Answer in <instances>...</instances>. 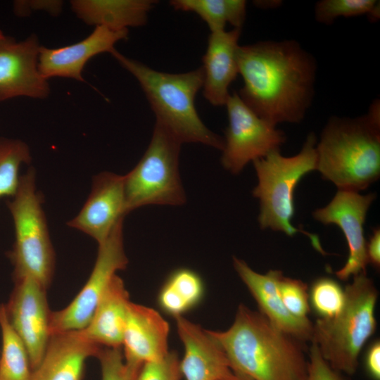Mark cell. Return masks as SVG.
<instances>
[{"instance_id": "1", "label": "cell", "mask_w": 380, "mask_h": 380, "mask_svg": "<svg viewBox=\"0 0 380 380\" xmlns=\"http://www.w3.org/2000/svg\"><path fill=\"white\" fill-rule=\"evenodd\" d=\"M238 93L258 116L277 126L299 123L312 104L317 65L295 40L263 41L239 46Z\"/></svg>"}, {"instance_id": "2", "label": "cell", "mask_w": 380, "mask_h": 380, "mask_svg": "<svg viewBox=\"0 0 380 380\" xmlns=\"http://www.w3.org/2000/svg\"><path fill=\"white\" fill-rule=\"evenodd\" d=\"M232 371L253 380H308L303 342L274 327L260 312L241 304L225 331H209Z\"/></svg>"}, {"instance_id": "3", "label": "cell", "mask_w": 380, "mask_h": 380, "mask_svg": "<svg viewBox=\"0 0 380 380\" xmlns=\"http://www.w3.org/2000/svg\"><path fill=\"white\" fill-rule=\"evenodd\" d=\"M317 170L338 190L359 192L380 175V103L355 118L331 116L316 145Z\"/></svg>"}, {"instance_id": "4", "label": "cell", "mask_w": 380, "mask_h": 380, "mask_svg": "<svg viewBox=\"0 0 380 380\" xmlns=\"http://www.w3.org/2000/svg\"><path fill=\"white\" fill-rule=\"evenodd\" d=\"M110 54L138 81L156 115V121L182 144L200 143L222 150L224 139L205 125L195 107L196 96L203 84L202 67L172 74L153 70L115 49Z\"/></svg>"}, {"instance_id": "5", "label": "cell", "mask_w": 380, "mask_h": 380, "mask_svg": "<svg viewBox=\"0 0 380 380\" xmlns=\"http://www.w3.org/2000/svg\"><path fill=\"white\" fill-rule=\"evenodd\" d=\"M345 292L341 312L332 319L318 318L313 324L311 342L334 370L353 375L362 349L376 331L378 291L367 274H360L353 277Z\"/></svg>"}, {"instance_id": "6", "label": "cell", "mask_w": 380, "mask_h": 380, "mask_svg": "<svg viewBox=\"0 0 380 380\" xmlns=\"http://www.w3.org/2000/svg\"><path fill=\"white\" fill-rule=\"evenodd\" d=\"M317 143L316 136L311 132L294 156L284 157L279 150H275L253 160L258 182L253 196L260 200L258 222L261 229L270 228L289 236L301 232L310 238L317 251L326 254L317 236L293 227L291 221L295 213L297 184L305 175L317 170Z\"/></svg>"}, {"instance_id": "7", "label": "cell", "mask_w": 380, "mask_h": 380, "mask_svg": "<svg viewBox=\"0 0 380 380\" xmlns=\"http://www.w3.org/2000/svg\"><path fill=\"white\" fill-rule=\"evenodd\" d=\"M42 202L37 190L35 170L30 167L20 175L15 194L6 203L15 233L8 257L13 266V280L31 277L47 289L54 273L55 253Z\"/></svg>"}, {"instance_id": "8", "label": "cell", "mask_w": 380, "mask_h": 380, "mask_svg": "<svg viewBox=\"0 0 380 380\" xmlns=\"http://www.w3.org/2000/svg\"><path fill=\"white\" fill-rule=\"evenodd\" d=\"M182 143L156 121L150 144L137 165L124 175L125 211L148 205L186 201L179 172Z\"/></svg>"}, {"instance_id": "9", "label": "cell", "mask_w": 380, "mask_h": 380, "mask_svg": "<svg viewBox=\"0 0 380 380\" xmlns=\"http://www.w3.org/2000/svg\"><path fill=\"white\" fill-rule=\"evenodd\" d=\"M123 220H120L106 239L98 244L94 266L80 293L65 308L51 312V335L84 329L113 277L118 271L127 267L128 259L124 248Z\"/></svg>"}, {"instance_id": "10", "label": "cell", "mask_w": 380, "mask_h": 380, "mask_svg": "<svg viewBox=\"0 0 380 380\" xmlns=\"http://www.w3.org/2000/svg\"><path fill=\"white\" fill-rule=\"evenodd\" d=\"M229 123L221 163L224 168L238 174L251 161L279 150L286 141L284 132L253 112L234 92L225 104Z\"/></svg>"}, {"instance_id": "11", "label": "cell", "mask_w": 380, "mask_h": 380, "mask_svg": "<svg viewBox=\"0 0 380 380\" xmlns=\"http://www.w3.org/2000/svg\"><path fill=\"white\" fill-rule=\"evenodd\" d=\"M14 283L5 305L6 315L27 350L33 371L40 364L51 336L46 289L31 277L14 279Z\"/></svg>"}, {"instance_id": "12", "label": "cell", "mask_w": 380, "mask_h": 380, "mask_svg": "<svg viewBox=\"0 0 380 380\" xmlns=\"http://www.w3.org/2000/svg\"><path fill=\"white\" fill-rule=\"evenodd\" d=\"M375 198L372 193L361 195L356 191L338 190L327 206L313 212L315 220L324 224H335L344 234L349 254L345 265L335 273L342 281L367 274L369 263L363 226L367 210Z\"/></svg>"}, {"instance_id": "13", "label": "cell", "mask_w": 380, "mask_h": 380, "mask_svg": "<svg viewBox=\"0 0 380 380\" xmlns=\"http://www.w3.org/2000/svg\"><path fill=\"white\" fill-rule=\"evenodd\" d=\"M40 46L35 34L21 41L8 36L0 39V101L21 96L34 99L49 96V80L38 67Z\"/></svg>"}, {"instance_id": "14", "label": "cell", "mask_w": 380, "mask_h": 380, "mask_svg": "<svg viewBox=\"0 0 380 380\" xmlns=\"http://www.w3.org/2000/svg\"><path fill=\"white\" fill-rule=\"evenodd\" d=\"M126 215L124 175L101 172L94 177L83 207L67 224L89 235L99 244Z\"/></svg>"}, {"instance_id": "15", "label": "cell", "mask_w": 380, "mask_h": 380, "mask_svg": "<svg viewBox=\"0 0 380 380\" xmlns=\"http://www.w3.org/2000/svg\"><path fill=\"white\" fill-rule=\"evenodd\" d=\"M127 37L128 30L114 31L97 26L89 35L75 44L58 48L41 46L39 70L48 80L51 77H63L84 82L82 72L87 63L100 53H110L115 49V44Z\"/></svg>"}, {"instance_id": "16", "label": "cell", "mask_w": 380, "mask_h": 380, "mask_svg": "<svg viewBox=\"0 0 380 380\" xmlns=\"http://www.w3.org/2000/svg\"><path fill=\"white\" fill-rule=\"evenodd\" d=\"M233 265L238 275L256 301L259 312L274 327L293 338L304 342L312 340L313 324L308 319L292 315L281 298L278 281L283 274L270 270L266 274L252 270L243 260L233 258Z\"/></svg>"}, {"instance_id": "17", "label": "cell", "mask_w": 380, "mask_h": 380, "mask_svg": "<svg viewBox=\"0 0 380 380\" xmlns=\"http://www.w3.org/2000/svg\"><path fill=\"white\" fill-rule=\"evenodd\" d=\"M169 323L153 308L130 302L122 345L125 361L141 367L168 352Z\"/></svg>"}, {"instance_id": "18", "label": "cell", "mask_w": 380, "mask_h": 380, "mask_svg": "<svg viewBox=\"0 0 380 380\" xmlns=\"http://www.w3.org/2000/svg\"><path fill=\"white\" fill-rule=\"evenodd\" d=\"M175 320L184 346L180 369L186 380H220L231 371L224 350L209 330L184 316L175 317Z\"/></svg>"}, {"instance_id": "19", "label": "cell", "mask_w": 380, "mask_h": 380, "mask_svg": "<svg viewBox=\"0 0 380 380\" xmlns=\"http://www.w3.org/2000/svg\"><path fill=\"white\" fill-rule=\"evenodd\" d=\"M241 28L210 32L203 58V93L213 106H225L229 87L239 75L237 49Z\"/></svg>"}, {"instance_id": "20", "label": "cell", "mask_w": 380, "mask_h": 380, "mask_svg": "<svg viewBox=\"0 0 380 380\" xmlns=\"http://www.w3.org/2000/svg\"><path fill=\"white\" fill-rule=\"evenodd\" d=\"M101 347L80 330L52 334L31 380H82L86 360L96 357Z\"/></svg>"}, {"instance_id": "21", "label": "cell", "mask_w": 380, "mask_h": 380, "mask_svg": "<svg viewBox=\"0 0 380 380\" xmlns=\"http://www.w3.org/2000/svg\"><path fill=\"white\" fill-rule=\"evenodd\" d=\"M130 303L123 280L117 274L101 296L88 325L80 331L89 341L102 347H122Z\"/></svg>"}, {"instance_id": "22", "label": "cell", "mask_w": 380, "mask_h": 380, "mask_svg": "<svg viewBox=\"0 0 380 380\" xmlns=\"http://www.w3.org/2000/svg\"><path fill=\"white\" fill-rule=\"evenodd\" d=\"M157 3L152 0H72V11L89 25L106 27L114 31L140 27Z\"/></svg>"}, {"instance_id": "23", "label": "cell", "mask_w": 380, "mask_h": 380, "mask_svg": "<svg viewBox=\"0 0 380 380\" xmlns=\"http://www.w3.org/2000/svg\"><path fill=\"white\" fill-rule=\"evenodd\" d=\"M204 295L201 277L193 270L178 268L163 283L157 296V303L163 312L175 318L197 307Z\"/></svg>"}, {"instance_id": "24", "label": "cell", "mask_w": 380, "mask_h": 380, "mask_svg": "<svg viewBox=\"0 0 380 380\" xmlns=\"http://www.w3.org/2000/svg\"><path fill=\"white\" fill-rule=\"evenodd\" d=\"M170 4L175 10L199 15L211 32L224 30L227 23L241 29L246 15L244 0H172Z\"/></svg>"}, {"instance_id": "25", "label": "cell", "mask_w": 380, "mask_h": 380, "mask_svg": "<svg viewBox=\"0 0 380 380\" xmlns=\"http://www.w3.org/2000/svg\"><path fill=\"white\" fill-rule=\"evenodd\" d=\"M0 380H31L32 369L27 350L8 321L5 304L0 305Z\"/></svg>"}, {"instance_id": "26", "label": "cell", "mask_w": 380, "mask_h": 380, "mask_svg": "<svg viewBox=\"0 0 380 380\" xmlns=\"http://www.w3.org/2000/svg\"><path fill=\"white\" fill-rule=\"evenodd\" d=\"M31 159L25 142L19 139L0 137V198L14 196L20 182V169L29 164Z\"/></svg>"}, {"instance_id": "27", "label": "cell", "mask_w": 380, "mask_h": 380, "mask_svg": "<svg viewBox=\"0 0 380 380\" xmlns=\"http://www.w3.org/2000/svg\"><path fill=\"white\" fill-rule=\"evenodd\" d=\"M308 300L310 310L319 319H332L345 305V287L331 277H319L308 289Z\"/></svg>"}, {"instance_id": "28", "label": "cell", "mask_w": 380, "mask_h": 380, "mask_svg": "<svg viewBox=\"0 0 380 380\" xmlns=\"http://www.w3.org/2000/svg\"><path fill=\"white\" fill-rule=\"evenodd\" d=\"M380 4L376 0H321L315 4V20L331 25L338 17H355L367 15L371 22L380 18Z\"/></svg>"}, {"instance_id": "29", "label": "cell", "mask_w": 380, "mask_h": 380, "mask_svg": "<svg viewBox=\"0 0 380 380\" xmlns=\"http://www.w3.org/2000/svg\"><path fill=\"white\" fill-rule=\"evenodd\" d=\"M96 357L100 362L101 380H136L141 367L125 361L122 347H101Z\"/></svg>"}, {"instance_id": "30", "label": "cell", "mask_w": 380, "mask_h": 380, "mask_svg": "<svg viewBox=\"0 0 380 380\" xmlns=\"http://www.w3.org/2000/svg\"><path fill=\"white\" fill-rule=\"evenodd\" d=\"M279 291L288 311L294 317L306 319L310 311L308 300V287L300 279L280 276Z\"/></svg>"}, {"instance_id": "31", "label": "cell", "mask_w": 380, "mask_h": 380, "mask_svg": "<svg viewBox=\"0 0 380 380\" xmlns=\"http://www.w3.org/2000/svg\"><path fill=\"white\" fill-rule=\"evenodd\" d=\"M180 360L175 351H169L162 358L142 365L136 380H180Z\"/></svg>"}, {"instance_id": "32", "label": "cell", "mask_w": 380, "mask_h": 380, "mask_svg": "<svg viewBox=\"0 0 380 380\" xmlns=\"http://www.w3.org/2000/svg\"><path fill=\"white\" fill-rule=\"evenodd\" d=\"M308 355V380H345L320 354L317 345L311 342Z\"/></svg>"}, {"instance_id": "33", "label": "cell", "mask_w": 380, "mask_h": 380, "mask_svg": "<svg viewBox=\"0 0 380 380\" xmlns=\"http://www.w3.org/2000/svg\"><path fill=\"white\" fill-rule=\"evenodd\" d=\"M62 1H15L13 12L20 17L27 16L34 11H44L52 15H58L63 8Z\"/></svg>"}, {"instance_id": "34", "label": "cell", "mask_w": 380, "mask_h": 380, "mask_svg": "<svg viewBox=\"0 0 380 380\" xmlns=\"http://www.w3.org/2000/svg\"><path fill=\"white\" fill-rule=\"evenodd\" d=\"M364 367L372 380H380V341H373L367 348L364 356Z\"/></svg>"}, {"instance_id": "35", "label": "cell", "mask_w": 380, "mask_h": 380, "mask_svg": "<svg viewBox=\"0 0 380 380\" xmlns=\"http://www.w3.org/2000/svg\"><path fill=\"white\" fill-rule=\"evenodd\" d=\"M368 263L372 265L376 269L380 267V229H373L372 235L369 237L366 246Z\"/></svg>"}, {"instance_id": "36", "label": "cell", "mask_w": 380, "mask_h": 380, "mask_svg": "<svg viewBox=\"0 0 380 380\" xmlns=\"http://www.w3.org/2000/svg\"><path fill=\"white\" fill-rule=\"evenodd\" d=\"M220 380H253L251 378L243 374L229 371L227 374L222 377Z\"/></svg>"}, {"instance_id": "37", "label": "cell", "mask_w": 380, "mask_h": 380, "mask_svg": "<svg viewBox=\"0 0 380 380\" xmlns=\"http://www.w3.org/2000/svg\"><path fill=\"white\" fill-rule=\"evenodd\" d=\"M257 4L262 8L265 5H267V8H275L281 5V1H258Z\"/></svg>"}, {"instance_id": "38", "label": "cell", "mask_w": 380, "mask_h": 380, "mask_svg": "<svg viewBox=\"0 0 380 380\" xmlns=\"http://www.w3.org/2000/svg\"><path fill=\"white\" fill-rule=\"evenodd\" d=\"M6 35L3 33V32L0 30V39H3Z\"/></svg>"}]
</instances>
